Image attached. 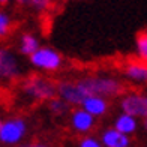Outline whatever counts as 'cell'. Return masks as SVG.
Masks as SVG:
<instances>
[{
	"mask_svg": "<svg viewBox=\"0 0 147 147\" xmlns=\"http://www.w3.org/2000/svg\"><path fill=\"white\" fill-rule=\"evenodd\" d=\"M12 30V20L6 12L0 11V38L8 36Z\"/></svg>",
	"mask_w": 147,
	"mask_h": 147,
	"instance_id": "17",
	"label": "cell"
},
{
	"mask_svg": "<svg viewBox=\"0 0 147 147\" xmlns=\"http://www.w3.org/2000/svg\"><path fill=\"white\" fill-rule=\"evenodd\" d=\"M57 92L59 96L65 99L71 105H81L87 96L80 90V87L75 84V81H60L57 83Z\"/></svg>",
	"mask_w": 147,
	"mask_h": 147,
	"instance_id": "6",
	"label": "cell"
},
{
	"mask_svg": "<svg viewBox=\"0 0 147 147\" xmlns=\"http://www.w3.org/2000/svg\"><path fill=\"white\" fill-rule=\"evenodd\" d=\"M143 126H144V129L147 131V117H146V119H143Z\"/></svg>",
	"mask_w": 147,
	"mask_h": 147,
	"instance_id": "20",
	"label": "cell"
},
{
	"mask_svg": "<svg viewBox=\"0 0 147 147\" xmlns=\"http://www.w3.org/2000/svg\"><path fill=\"white\" fill-rule=\"evenodd\" d=\"M83 110L90 113L92 116H102L108 110V102L104 98H98V96H90L81 104Z\"/></svg>",
	"mask_w": 147,
	"mask_h": 147,
	"instance_id": "11",
	"label": "cell"
},
{
	"mask_svg": "<svg viewBox=\"0 0 147 147\" xmlns=\"http://www.w3.org/2000/svg\"><path fill=\"white\" fill-rule=\"evenodd\" d=\"M137 51L138 56L147 62V30H143L137 35Z\"/></svg>",
	"mask_w": 147,
	"mask_h": 147,
	"instance_id": "16",
	"label": "cell"
},
{
	"mask_svg": "<svg viewBox=\"0 0 147 147\" xmlns=\"http://www.w3.org/2000/svg\"><path fill=\"white\" fill-rule=\"evenodd\" d=\"M69 108H71V104H68L62 98H54L50 101V110L54 114H65V113L69 111Z\"/></svg>",
	"mask_w": 147,
	"mask_h": 147,
	"instance_id": "15",
	"label": "cell"
},
{
	"mask_svg": "<svg viewBox=\"0 0 147 147\" xmlns=\"http://www.w3.org/2000/svg\"><path fill=\"white\" fill-rule=\"evenodd\" d=\"M2 125H3V123H2V120H0V128H2Z\"/></svg>",
	"mask_w": 147,
	"mask_h": 147,
	"instance_id": "22",
	"label": "cell"
},
{
	"mask_svg": "<svg viewBox=\"0 0 147 147\" xmlns=\"http://www.w3.org/2000/svg\"><path fill=\"white\" fill-rule=\"evenodd\" d=\"M15 2L21 6H29V8L39 12L48 11L53 5V0H15Z\"/></svg>",
	"mask_w": 147,
	"mask_h": 147,
	"instance_id": "14",
	"label": "cell"
},
{
	"mask_svg": "<svg viewBox=\"0 0 147 147\" xmlns=\"http://www.w3.org/2000/svg\"><path fill=\"white\" fill-rule=\"evenodd\" d=\"M114 128L117 131H120L122 134L129 135V134L137 131V117L129 116V114H125V113H123L122 116L117 117L116 123H114Z\"/></svg>",
	"mask_w": 147,
	"mask_h": 147,
	"instance_id": "12",
	"label": "cell"
},
{
	"mask_svg": "<svg viewBox=\"0 0 147 147\" xmlns=\"http://www.w3.org/2000/svg\"><path fill=\"white\" fill-rule=\"evenodd\" d=\"M26 132V123L21 119H11L0 128V141L5 144H15L23 138Z\"/></svg>",
	"mask_w": 147,
	"mask_h": 147,
	"instance_id": "5",
	"label": "cell"
},
{
	"mask_svg": "<svg viewBox=\"0 0 147 147\" xmlns=\"http://www.w3.org/2000/svg\"><path fill=\"white\" fill-rule=\"evenodd\" d=\"M30 62L36 66L45 71H56L62 65V57L60 54L53 50V48H39L36 53H33L30 56Z\"/></svg>",
	"mask_w": 147,
	"mask_h": 147,
	"instance_id": "3",
	"label": "cell"
},
{
	"mask_svg": "<svg viewBox=\"0 0 147 147\" xmlns=\"http://www.w3.org/2000/svg\"><path fill=\"white\" fill-rule=\"evenodd\" d=\"M102 143L105 147H129L131 140L126 134H122L116 128L107 129L102 134Z\"/></svg>",
	"mask_w": 147,
	"mask_h": 147,
	"instance_id": "8",
	"label": "cell"
},
{
	"mask_svg": "<svg viewBox=\"0 0 147 147\" xmlns=\"http://www.w3.org/2000/svg\"><path fill=\"white\" fill-rule=\"evenodd\" d=\"M20 147H48V146H45V144H42V143H29V144L20 146Z\"/></svg>",
	"mask_w": 147,
	"mask_h": 147,
	"instance_id": "19",
	"label": "cell"
},
{
	"mask_svg": "<svg viewBox=\"0 0 147 147\" xmlns=\"http://www.w3.org/2000/svg\"><path fill=\"white\" fill-rule=\"evenodd\" d=\"M39 50V42L38 39L30 35V33H24L21 36V42H20V51L26 56H32L33 53Z\"/></svg>",
	"mask_w": 147,
	"mask_h": 147,
	"instance_id": "13",
	"label": "cell"
},
{
	"mask_svg": "<svg viewBox=\"0 0 147 147\" xmlns=\"http://www.w3.org/2000/svg\"><path fill=\"white\" fill-rule=\"evenodd\" d=\"M11 0H0V5H6V3H9Z\"/></svg>",
	"mask_w": 147,
	"mask_h": 147,
	"instance_id": "21",
	"label": "cell"
},
{
	"mask_svg": "<svg viewBox=\"0 0 147 147\" xmlns=\"http://www.w3.org/2000/svg\"><path fill=\"white\" fill-rule=\"evenodd\" d=\"M17 59L8 50L0 48V80H11L18 75Z\"/></svg>",
	"mask_w": 147,
	"mask_h": 147,
	"instance_id": "7",
	"label": "cell"
},
{
	"mask_svg": "<svg viewBox=\"0 0 147 147\" xmlns=\"http://www.w3.org/2000/svg\"><path fill=\"white\" fill-rule=\"evenodd\" d=\"M75 84L80 87L87 98H117L126 92V86L116 78H102V77H86L77 80Z\"/></svg>",
	"mask_w": 147,
	"mask_h": 147,
	"instance_id": "1",
	"label": "cell"
},
{
	"mask_svg": "<svg viewBox=\"0 0 147 147\" xmlns=\"http://www.w3.org/2000/svg\"><path fill=\"white\" fill-rule=\"evenodd\" d=\"M80 147H101V144L90 137H84L81 141H80Z\"/></svg>",
	"mask_w": 147,
	"mask_h": 147,
	"instance_id": "18",
	"label": "cell"
},
{
	"mask_svg": "<svg viewBox=\"0 0 147 147\" xmlns=\"http://www.w3.org/2000/svg\"><path fill=\"white\" fill-rule=\"evenodd\" d=\"M72 126L78 132H89L93 128V116L83 108H77L72 111Z\"/></svg>",
	"mask_w": 147,
	"mask_h": 147,
	"instance_id": "9",
	"label": "cell"
},
{
	"mask_svg": "<svg viewBox=\"0 0 147 147\" xmlns=\"http://www.w3.org/2000/svg\"><path fill=\"white\" fill-rule=\"evenodd\" d=\"M123 74L126 78H129L135 83H146L147 81V63L131 62L123 68Z\"/></svg>",
	"mask_w": 147,
	"mask_h": 147,
	"instance_id": "10",
	"label": "cell"
},
{
	"mask_svg": "<svg viewBox=\"0 0 147 147\" xmlns=\"http://www.w3.org/2000/svg\"><path fill=\"white\" fill-rule=\"evenodd\" d=\"M21 89L26 95L38 101H51L59 95L57 83L41 74H30L26 77L21 83Z\"/></svg>",
	"mask_w": 147,
	"mask_h": 147,
	"instance_id": "2",
	"label": "cell"
},
{
	"mask_svg": "<svg viewBox=\"0 0 147 147\" xmlns=\"http://www.w3.org/2000/svg\"><path fill=\"white\" fill-rule=\"evenodd\" d=\"M120 108L125 114H129L134 117H147V95L140 93H131L123 96L120 102Z\"/></svg>",
	"mask_w": 147,
	"mask_h": 147,
	"instance_id": "4",
	"label": "cell"
}]
</instances>
